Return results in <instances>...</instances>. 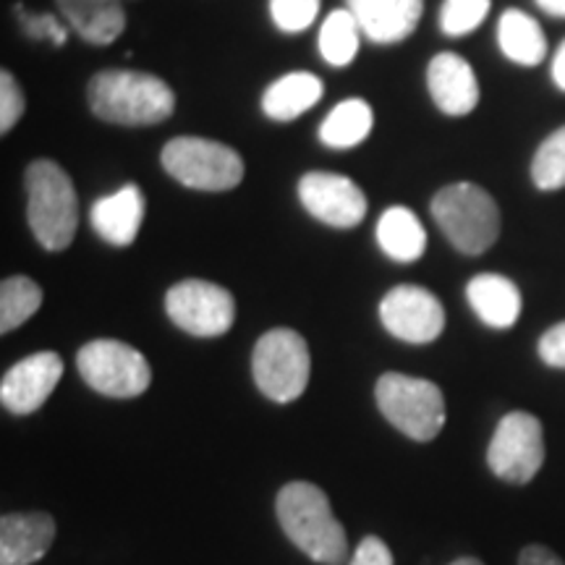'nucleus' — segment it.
Masks as SVG:
<instances>
[{
    "label": "nucleus",
    "mask_w": 565,
    "mask_h": 565,
    "mask_svg": "<svg viewBox=\"0 0 565 565\" xmlns=\"http://www.w3.org/2000/svg\"><path fill=\"white\" fill-rule=\"evenodd\" d=\"M427 89L445 116H469L479 105V82L471 63L458 53H437L427 66Z\"/></svg>",
    "instance_id": "14"
},
{
    "label": "nucleus",
    "mask_w": 565,
    "mask_h": 565,
    "mask_svg": "<svg viewBox=\"0 0 565 565\" xmlns=\"http://www.w3.org/2000/svg\"><path fill=\"white\" fill-rule=\"evenodd\" d=\"M299 200L303 210L330 228H356L366 217V194L341 173L312 171L301 175Z\"/></svg>",
    "instance_id": "12"
},
{
    "label": "nucleus",
    "mask_w": 565,
    "mask_h": 565,
    "mask_svg": "<svg viewBox=\"0 0 565 565\" xmlns=\"http://www.w3.org/2000/svg\"><path fill=\"white\" fill-rule=\"evenodd\" d=\"M450 565H484L479 557H458V561H454Z\"/></svg>",
    "instance_id": "36"
},
{
    "label": "nucleus",
    "mask_w": 565,
    "mask_h": 565,
    "mask_svg": "<svg viewBox=\"0 0 565 565\" xmlns=\"http://www.w3.org/2000/svg\"><path fill=\"white\" fill-rule=\"evenodd\" d=\"M364 38L377 45H395L414 34L424 13V0H345Z\"/></svg>",
    "instance_id": "15"
},
{
    "label": "nucleus",
    "mask_w": 565,
    "mask_h": 565,
    "mask_svg": "<svg viewBox=\"0 0 565 565\" xmlns=\"http://www.w3.org/2000/svg\"><path fill=\"white\" fill-rule=\"evenodd\" d=\"M380 414L408 440L429 443L445 427V398L435 383L412 374L385 372L374 385Z\"/></svg>",
    "instance_id": "6"
},
{
    "label": "nucleus",
    "mask_w": 565,
    "mask_h": 565,
    "mask_svg": "<svg viewBox=\"0 0 565 565\" xmlns=\"http://www.w3.org/2000/svg\"><path fill=\"white\" fill-rule=\"evenodd\" d=\"M540 6V11H545L547 17L565 19V0H534Z\"/></svg>",
    "instance_id": "35"
},
{
    "label": "nucleus",
    "mask_w": 565,
    "mask_h": 565,
    "mask_svg": "<svg viewBox=\"0 0 565 565\" xmlns=\"http://www.w3.org/2000/svg\"><path fill=\"white\" fill-rule=\"evenodd\" d=\"M19 21L30 38H53L55 45H63V42H66V30H63V26L53 17H47V13H21L19 11Z\"/></svg>",
    "instance_id": "31"
},
{
    "label": "nucleus",
    "mask_w": 565,
    "mask_h": 565,
    "mask_svg": "<svg viewBox=\"0 0 565 565\" xmlns=\"http://www.w3.org/2000/svg\"><path fill=\"white\" fill-rule=\"evenodd\" d=\"M349 565H393V553L380 536H364L353 550Z\"/></svg>",
    "instance_id": "32"
},
{
    "label": "nucleus",
    "mask_w": 565,
    "mask_h": 565,
    "mask_svg": "<svg viewBox=\"0 0 565 565\" xmlns=\"http://www.w3.org/2000/svg\"><path fill=\"white\" fill-rule=\"evenodd\" d=\"M466 299L487 328L511 330L521 317V291L500 273H479L466 286Z\"/></svg>",
    "instance_id": "18"
},
{
    "label": "nucleus",
    "mask_w": 565,
    "mask_h": 565,
    "mask_svg": "<svg viewBox=\"0 0 565 565\" xmlns=\"http://www.w3.org/2000/svg\"><path fill=\"white\" fill-rule=\"evenodd\" d=\"M145 194L137 183H126L118 192L105 194L92 204L89 221L97 236L105 244L118 246H131L137 242L141 221H145Z\"/></svg>",
    "instance_id": "16"
},
{
    "label": "nucleus",
    "mask_w": 565,
    "mask_h": 565,
    "mask_svg": "<svg viewBox=\"0 0 565 565\" xmlns=\"http://www.w3.org/2000/svg\"><path fill=\"white\" fill-rule=\"evenodd\" d=\"M532 181L540 192L565 189V126L542 141L532 160Z\"/></svg>",
    "instance_id": "26"
},
{
    "label": "nucleus",
    "mask_w": 565,
    "mask_h": 565,
    "mask_svg": "<svg viewBox=\"0 0 565 565\" xmlns=\"http://www.w3.org/2000/svg\"><path fill=\"white\" fill-rule=\"evenodd\" d=\"M545 463V433L542 422L529 412H511L494 427L487 466L498 479L526 484L540 475Z\"/></svg>",
    "instance_id": "9"
},
{
    "label": "nucleus",
    "mask_w": 565,
    "mask_h": 565,
    "mask_svg": "<svg viewBox=\"0 0 565 565\" xmlns=\"http://www.w3.org/2000/svg\"><path fill=\"white\" fill-rule=\"evenodd\" d=\"M42 307V288L26 275H11L0 282V333L9 335Z\"/></svg>",
    "instance_id": "25"
},
{
    "label": "nucleus",
    "mask_w": 565,
    "mask_h": 565,
    "mask_svg": "<svg viewBox=\"0 0 565 565\" xmlns=\"http://www.w3.org/2000/svg\"><path fill=\"white\" fill-rule=\"evenodd\" d=\"M500 53L519 66H540L547 55V38L540 21L521 9H508L498 21Z\"/></svg>",
    "instance_id": "21"
},
{
    "label": "nucleus",
    "mask_w": 565,
    "mask_h": 565,
    "mask_svg": "<svg viewBox=\"0 0 565 565\" xmlns=\"http://www.w3.org/2000/svg\"><path fill=\"white\" fill-rule=\"evenodd\" d=\"M362 26L349 9L330 11L320 26V53L330 66L343 68L351 66L356 58L359 45H362Z\"/></svg>",
    "instance_id": "24"
},
{
    "label": "nucleus",
    "mask_w": 565,
    "mask_h": 565,
    "mask_svg": "<svg viewBox=\"0 0 565 565\" xmlns=\"http://www.w3.org/2000/svg\"><path fill=\"white\" fill-rule=\"evenodd\" d=\"M166 173L194 192H231L244 181V158L223 141L204 137H175L162 147Z\"/></svg>",
    "instance_id": "5"
},
{
    "label": "nucleus",
    "mask_w": 565,
    "mask_h": 565,
    "mask_svg": "<svg viewBox=\"0 0 565 565\" xmlns=\"http://www.w3.org/2000/svg\"><path fill=\"white\" fill-rule=\"evenodd\" d=\"M280 529L303 555L320 565H341L349 555V536L335 519L330 498L312 482H288L275 500Z\"/></svg>",
    "instance_id": "1"
},
{
    "label": "nucleus",
    "mask_w": 565,
    "mask_h": 565,
    "mask_svg": "<svg viewBox=\"0 0 565 565\" xmlns=\"http://www.w3.org/2000/svg\"><path fill=\"white\" fill-rule=\"evenodd\" d=\"M76 366L84 383L108 398H137L152 383V366L145 353L113 338H97L82 345Z\"/></svg>",
    "instance_id": "8"
},
{
    "label": "nucleus",
    "mask_w": 565,
    "mask_h": 565,
    "mask_svg": "<svg viewBox=\"0 0 565 565\" xmlns=\"http://www.w3.org/2000/svg\"><path fill=\"white\" fill-rule=\"evenodd\" d=\"M519 565H565L561 555L545 545H526L519 555Z\"/></svg>",
    "instance_id": "33"
},
{
    "label": "nucleus",
    "mask_w": 565,
    "mask_h": 565,
    "mask_svg": "<svg viewBox=\"0 0 565 565\" xmlns=\"http://www.w3.org/2000/svg\"><path fill=\"white\" fill-rule=\"evenodd\" d=\"M26 110V97L11 71H0V134H9Z\"/></svg>",
    "instance_id": "29"
},
{
    "label": "nucleus",
    "mask_w": 565,
    "mask_h": 565,
    "mask_svg": "<svg viewBox=\"0 0 565 565\" xmlns=\"http://www.w3.org/2000/svg\"><path fill=\"white\" fill-rule=\"evenodd\" d=\"M380 320L398 341L424 345L433 343L445 330V307L433 291L422 286H395L380 301Z\"/></svg>",
    "instance_id": "11"
},
{
    "label": "nucleus",
    "mask_w": 565,
    "mask_h": 565,
    "mask_svg": "<svg viewBox=\"0 0 565 565\" xmlns=\"http://www.w3.org/2000/svg\"><path fill=\"white\" fill-rule=\"evenodd\" d=\"M55 540L53 515L6 513L0 519V565H34L47 555Z\"/></svg>",
    "instance_id": "17"
},
{
    "label": "nucleus",
    "mask_w": 565,
    "mask_h": 565,
    "mask_svg": "<svg viewBox=\"0 0 565 565\" xmlns=\"http://www.w3.org/2000/svg\"><path fill=\"white\" fill-rule=\"evenodd\" d=\"M312 356L303 335L291 328H273L254 343V383L275 404H294L309 385Z\"/></svg>",
    "instance_id": "7"
},
{
    "label": "nucleus",
    "mask_w": 565,
    "mask_h": 565,
    "mask_svg": "<svg viewBox=\"0 0 565 565\" xmlns=\"http://www.w3.org/2000/svg\"><path fill=\"white\" fill-rule=\"evenodd\" d=\"M324 84L317 74L309 71H294V74L275 79L263 95V110L270 121L288 124L303 116L322 100Z\"/></svg>",
    "instance_id": "20"
},
{
    "label": "nucleus",
    "mask_w": 565,
    "mask_h": 565,
    "mask_svg": "<svg viewBox=\"0 0 565 565\" xmlns=\"http://www.w3.org/2000/svg\"><path fill=\"white\" fill-rule=\"evenodd\" d=\"M433 217L443 236L466 257H479L500 238V207L479 183L443 186L433 196Z\"/></svg>",
    "instance_id": "4"
},
{
    "label": "nucleus",
    "mask_w": 565,
    "mask_h": 565,
    "mask_svg": "<svg viewBox=\"0 0 565 565\" xmlns=\"http://www.w3.org/2000/svg\"><path fill=\"white\" fill-rule=\"evenodd\" d=\"M89 110L118 126H154L173 116L175 92L166 79L131 68H108L89 79Z\"/></svg>",
    "instance_id": "2"
},
{
    "label": "nucleus",
    "mask_w": 565,
    "mask_h": 565,
    "mask_svg": "<svg viewBox=\"0 0 565 565\" xmlns=\"http://www.w3.org/2000/svg\"><path fill=\"white\" fill-rule=\"evenodd\" d=\"M490 0H445L440 9V30L448 38H466L484 24Z\"/></svg>",
    "instance_id": "27"
},
{
    "label": "nucleus",
    "mask_w": 565,
    "mask_h": 565,
    "mask_svg": "<svg viewBox=\"0 0 565 565\" xmlns=\"http://www.w3.org/2000/svg\"><path fill=\"white\" fill-rule=\"evenodd\" d=\"M536 351H540V359L547 366L565 370V322H557L550 330H545V335L540 338Z\"/></svg>",
    "instance_id": "30"
},
{
    "label": "nucleus",
    "mask_w": 565,
    "mask_h": 565,
    "mask_svg": "<svg viewBox=\"0 0 565 565\" xmlns=\"http://www.w3.org/2000/svg\"><path fill=\"white\" fill-rule=\"evenodd\" d=\"M74 32L89 45H110L126 30L121 0H55Z\"/></svg>",
    "instance_id": "19"
},
{
    "label": "nucleus",
    "mask_w": 565,
    "mask_h": 565,
    "mask_svg": "<svg viewBox=\"0 0 565 565\" xmlns=\"http://www.w3.org/2000/svg\"><path fill=\"white\" fill-rule=\"evenodd\" d=\"M166 312L183 333L217 338L228 333L236 322V299L217 282L189 278L168 288Z\"/></svg>",
    "instance_id": "10"
},
{
    "label": "nucleus",
    "mask_w": 565,
    "mask_h": 565,
    "mask_svg": "<svg viewBox=\"0 0 565 565\" xmlns=\"http://www.w3.org/2000/svg\"><path fill=\"white\" fill-rule=\"evenodd\" d=\"M372 126V105L362 97H349L324 116V121L320 124V139L322 145L333 147V150H353L370 137Z\"/></svg>",
    "instance_id": "23"
},
{
    "label": "nucleus",
    "mask_w": 565,
    "mask_h": 565,
    "mask_svg": "<svg viewBox=\"0 0 565 565\" xmlns=\"http://www.w3.org/2000/svg\"><path fill=\"white\" fill-rule=\"evenodd\" d=\"M377 244L395 263H416L427 249V231L404 204L387 207L377 221Z\"/></svg>",
    "instance_id": "22"
},
{
    "label": "nucleus",
    "mask_w": 565,
    "mask_h": 565,
    "mask_svg": "<svg viewBox=\"0 0 565 565\" xmlns=\"http://www.w3.org/2000/svg\"><path fill=\"white\" fill-rule=\"evenodd\" d=\"M26 223L42 249L63 252L79 228V196L74 181L55 160H34L26 166Z\"/></svg>",
    "instance_id": "3"
},
{
    "label": "nucleus",
    "mask_w": 565,
    "mask_h": 565,
    "mask_svg": "<svg viewBox=\"0 0 565 565\" xmlns=\"http://www.w3.org/2000/svg\"><path fill=\"white\" fill-rule=\"evenodd\" d=\"M322 0H270L273 24L286 34H299L315 24Z\"/></svg>",
    "instance_id": "28"
},
{
    "label": "nucleus",
    "mask_w": 565,
    "mask_h": 565,
    "mask_svg": "<svg viewBox=\"0 0 565 565\" xmlns=\"http://www.w3.org/2000/svg\"><path fill=\"white\" fill-rule=\"evenodd\" d=\"M63 377V359L55 351H38L11 366L0 380V404L6 412L30 416L51 398Z\"/></svg>",
    "instance_id": "13"
},
{
    "label": "nucleus",
    "mask_w": 565,
    "mask_h": 565,
    "mask_svg": "<svg viewBox=\"0 0 565 565\" xmlns=\"http://www.w3.org/2000/svg\"><path fill=\"white\" fill-rule=\"evenodd\" d=\"M550 74H553L555 87L565 92V40L561 42V47H557L555 55H553V66H550Z\"/></svg>",
    "instance_id": "34"
}]
</instances>
